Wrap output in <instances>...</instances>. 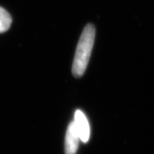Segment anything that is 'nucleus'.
Returning a JSON list of instances; mask_svg holds the SVG:
<instances>
[{
	"label": "nucleus",
	"instance_id": "obj_2",
	"mask_svg": "<svg viewBox=\"0 0 154 154\" xmlns=\"http://www.w3.org/2000/svg\"><path fill=\"white\" fill-rule=\"evenodd\" d=\"M73 122L75 124L76 130L79 135L80 141L83 143H87L89 141L90 134H91L90 124L86 116L81 110L75 111Z\"/></svg>",
	"mask_w": 154,
	"mask_h": 154
},
{
	"label": "nucleus",
	"instance_id": "obj_1",
	"mask_svg": "<svg viewBox=\"0 0 154 154\" xmlns=\"http://www.w3.org/2000/svg\"><path fill=\"white\" fill-rule=\"evenodd\" d=\"M95 38V29L93 24H87L77 45L72 64V74L80 77L84 74L91 54Z\"/></svg>",
	"mask_w": 154,
	"mask_h": 154
},
{
	"label": "nucleus",
	"instance_id": "obj_4",
	"mask_svg": "<svg viewBox=\"0 0 154 154\" xmlns=\"http://www.w3.org/2000/svg\"><path fill=\"white\" fill-rule=\"evenodd\" d=\"M12 24V17L4 8L0 6V33L6 32Z\"/></svg>",
	"mask_w": 154,
	"mask_h": 154
},
{
	"label": "nucleus",
	"instance_id": "obj_3",
	"mask_svg": "<svg viewBox=\"0 0 154 154\" xmlns=\"http://www.w3.org/2000/svg\"><path fill=\"white\" fill-rule=\"evenodd\" d=\"M80 141L74 122L70 123L65 134V154H75Z\"/></svg>",
	"mask_w": 154,
	"mask_h": 154
}]
</instances>
